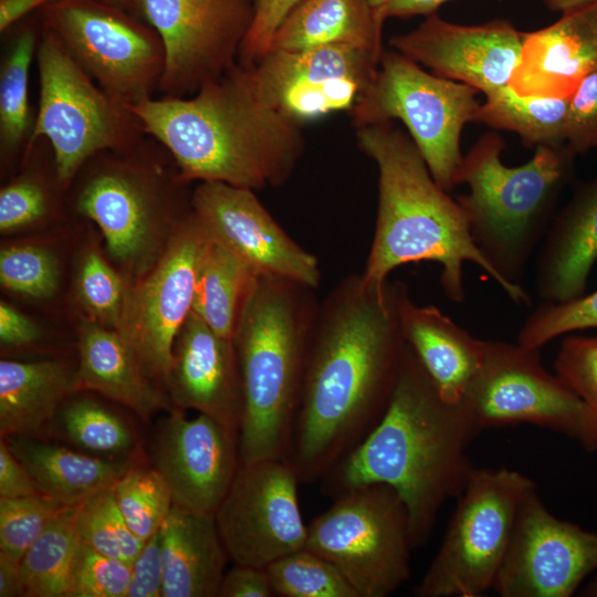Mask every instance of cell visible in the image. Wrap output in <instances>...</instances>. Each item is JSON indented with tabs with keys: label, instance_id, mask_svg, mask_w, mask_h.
Listing matches in <instances>:
<instances>
[{
	"label": "cell",
	"instance_id": "cell-1",
	"mask_svg": "<svg viewBox=\"0 0 597 597\" xmlns=\"http://www.w3.org/2000/svg\"><path fill=\"white\" fill-rule=\"evenodd\" d=\"M400 281L343 279L320 305L285 460L300 482L320 481L384 416L407 343Z\"/></svg>",
	"mask_w": 597,
	"mask_h": 597
},
{
	"label": "cell",
	"instance_id": "cell-2",
	"mask_svg": "<svg viewBox=\"0 0 597 597\" xmlns=\"http://www.w3.org/2000/svg\"><path fill=\"white\" fill-rule=\"evenodd\" d=\"M481 430L463 401L442 398L407 344L389 405L368 436L321 480L324 495L366 484L391 486L404 501L413 547L425 544L447 500L463 491L471 441Z\"/></svg>",
	"mask_w": 597,
	"mask_h": 597
},
{
	"label": "cell",
	"instance_id": "cell-3",
	"mask_svg": "<svg viewBox=\"0 0 597 597\" xmlns=\"http://www.w3.org/2000/svg\"><path fill=\"white\" fill-rule=\"evenodd\" d=\"M126 106L144 133L167 148L186 184L280 186L303 149L300 124L264 105L237 64L191 97H151Z\"/></svg>",
	"mask_w": 597,
	"mask_h": 597
},
{
	"label": "cell",
	"instance_id": "cell-4",
	"mask_svg": "<svg viewBox=\"0 0 597 597\" xmlns=\"http://www.w3.org/2000/svg\"><path fill=\"white\" fill-rule=\"evenodd\" d=\"M357 138L378 168L377 217L363 281L383 284L400 265L431 261L441 268L448 300L461 303L463 264L471 262L500 286L471 238L463 209L433 179L411 137L385 122L358 126Z\"/></svg>",
	"mask_w": 597,
	"mask_h": 597
},
{
	"label": "cell",
	"instance_id": "cell-5",
	"mask_svg": "<svg viewBox=\"0 0 597 597\" xmlns=\"http://www.w3.org/2000/svg\"><path fill=\"white\" fill-rule=\"evenodd\" d=\"M314 289L259 275L232 338L241 377V463L285 458L320 304Z\"/></svg>",
	"mask_w": 597,
	"mask_h": 597
},
{
	"label": "cell",
	"instance_id": "cell-6",
	"mask_svg": "<svg viewBox=\"0 0 597 597\" xmlns=\"http://www.w3.org/2000/svg\"><path fill=\"white\" fill-rule=\"evenodd\" d=\"M503 149L504 142L495 133L476 140L457 175V186L465 184L469 191L457 200L474 244L499 276L501 290L512 302L531 306L521 281L572 178L575 156L566 146H540L528 161L509 167L501 159Z\"/></svg>",
	"mask_w": 597,
	"mask_h": 597
},
{
	"label": "cell",
	"instance_id": "cell-7",
	"mask_svg": "<svg viewBox=\"0 0 597 597\" xmlns=\"http://www.w3.org/2000/svg\"><path fill=\"white\" fill-rule=\"evenodd\" d=\"M72 185L76 212L96 223L111 255L137 279L161 254L164 234L185 217L178 213L186 182L167 148L147 135L126 151L94 155Z\"/></svg>",
	"mask_w": 597,
	"mask_h": 597
},
{
	"label": "cell",
	"instance_id": "cell-8",
	"mask_svg": "<svg viewBox=\"0 0 597 597\" xmlns=\"http://www.w3.org/2000/svg\"><path fill=\"white\" fill-rule=\"evenodd\" d=\"M35 59L39 104L28 144L41 137L50 143L66 189L91 157L126 151L146 136L126 104L106 93L43 25Z\"/></svg>",
	"mask_w": 597,
	"mask_h": 597
},
{
	"label": "cell",
	"instance_id": "cell-9",
	"mask_svg": "<svg viewBox=\"0 0 597 597\" xmlns=\"http://www.w3.org/2000/svg\"><path fill=\"white\" fill-rule=\"evenodd\" d=\"M535 489L519 471L473 467L442 543L413 595L479 597L492 589L520 507Z\"/></svg>",
	"mask_w": 597,
	"mask_h": 597
},
{
	"label": "cell",
	"instance_id": "cell-10",
	"mask_svg": "<svg viewBox=\"0 0 597 597\" xmlns=\"http://www.w3.org/2000/svg\"><path fill=\"white\" fill-rule=\"evenodd\" d=\"M305 547L333 563L358 597H387L410 578L409 514L387 484H366L333 499L307 525Z\"/></svg>",
	"mask_w": 597,
	"mask_h": 597
},
{
	"label": "cell",
	"instance_id": "cell-11",
	"mask_svg": "<svg viewBox=\"0 0 597 597\" xmlns=\"http://www.w3.org/2000/svg\"><path fill=\"white\" fill-rule=\"evenodd\" d=\"M478 92L426 72L397 51H387L371 85L350 113L357 126L400 119L433 179L450 192L463 159L462 130L474 122L481 104Z\"/></svg>",
	"mask_w": 597,
	"mask_h": 597
},
{
	"label": "cell",
	"instance_id": "cell-12",
	"mask_svg": "<svg viewBox=\"0 0 597 597\" xmlns=\"http://www.w3.org/2000/svg\"><path fill=\"white\" fill-rule=\"evenodd\" d=\"M38 12L42 25L116 100L136 104L159 91L165 45L140 17L103 0H54Z\"/></svg>",
	"mask_w": 597,
	"mask_h": 597
},
{
	"label": "cell",
	"instance_id": "cell-13",
	"mask_svg": "<svg viewBox=\"0 0 597 597\" xmlns=\"http://www.w3.org/2000/svg\"><path fill=\"white\" fill-rule=\"evenodd\" d=\"M462 401L481 431L528 423L586 447L587 408L556 374L544 368L540 348L485 339L481 366Z\"/></svg>",
	"mask_w": 597,
	"mask_h": 597
},
{
	"label": "cell",
	"instance_id": "cell-14",
	"mask_svg": "<svg viewBox=\"0 0 597 597\" xmlns=\"http://www.w3.org/2000/svg\"><path fill=\"white\" fill-rule=\"evenodd\" d=\"M209 239L191 208L174 228L155 264L126 287L116 331L146 373L166 384L176 337L192 311L199 265Z\"/></svg>",
	"mask_w": 597,
	"mask_h": 597
},
{
	"label": "cell",
	"instance_id": "cell-15",
	"mask_svg": "<svg viewBox=\"0 0 597 597\" xmlns=\"http://www.w3.org/2000/svg\"><path fill=\"white\" fill-rule=\"evenodd\" d=\"M383 52L352 44L270 50L254 64L238 66L264 105L301 125L333 112H352L371 85Z\"/></svg>",
	"mask_w": 597,
	"mask_h": 597
},
{
	"label": "cell",
	"instance_id": "cell-16",
	"mask_svg": "<svg viewBox=\"0 0 597 597\" xmlns=\"http://www.w3.org/2000/svg\"><path fill=\"white\" fill-rule=\"evenodd\" d=\"M138 15L166 51L159 93L185 97L235 65L253 18L252 0H137Z\"/></svg>",
	"mask_w": 597,
	"mask_h": 597
},
{
	"label": "cell",
	"instance_id": "cell-17",
	"mask_svg": "<svg viewBox=\"0 0 597 597\" xmlns=\"http://www.w3.org/2000/svg\"><path fill=\"white\" fill-rule=\"evenodd\" d=\"M298 483L294 469L282 458L240 464L213 514L229 559L265 568L305 547L307 525L300 509Z\"/></svg>",
	"mask_w": 597,
	"mask_h": 597
},
{
	"label": "cell",
	"instance_id": "cell-18",
	"mask_svg": "<svg viewBox=\"0 0 597 597\" xmlns=\"http://www.w3.org/2000/svg\"><path fill=\"white\" fill-rule=\"evenodd\" d=\"M597 569V533L553 515L536 489L523 501L493 590L502 597H569Z\"/></svg>",
	"mask_w": 597,
	"mask_h": 597
},
{
	"label": "cell",
	"instance_id": "cell-19",
	"mask_svg": "<svg viewBox=\"0 0 597 597\" xmlns=\"http://www.w3.org/2000/svg\"><path fill=\"white\" fill-rule=\"evenodd\" d=\"M191 208L209 235L258 275L292 280L314 290L320 285L316 256L286 234L254 190L201 181L191 192Z\"/></svg>",
	"mask_w": 597,
	"mask_h": 597
},
{
	"label": "cell",
	"instance_id": "cell-20",
	"mask_svg": "<svg viewBox=\"0 0 597 597\" xmlns=\"http://www.w3.org/2000/svg\"><path fill=\"white\" fill-rule=\"evenodd\" d=\"M390 45L433 74L486 94L510 85L523 32L505 19L462 25L432 13L411 32L391 38Z\"/></svg>",
	"mask_w": 597,
	"mask_h": 597
},
{
	"label": "cell",
	"instance_id": "cell-21",
	"mask_svg": "<svg viewBox=\"0 0 597 597\" xmlns=\"http://www.w3.org/2000/svg\"><path fill=\"white\" fill-rule=\"evenodd\" d=\"M154 468L166 481L174 505L214 514L241 464L239 433L198 413L174 409L160 426Z\"/></svg>",
	"mask_w": 597,
	"mask_h": 597
},
{
	"label": "cell",
	"instance_id": "cell-22",
	"mask_svg": "<svg viewBox=\"0 0 597 597\" xmlns=\"http://www.w3.org/2000/svg\"><path fill=\"white\" fill-rule=\"evenodd\" d=\"M167 385L177 407L195 409L239 433L243 394L233 342L193 311L176 337Z\"/></svg>",
	"mask_w": 597,
	"mask_h": 597
},
{
	"label": "cell",
	"instance_id": "cell-23",
	"mask_svg": "<svg viewBox=\"0 0 597 597\" xmlns=\"http://www.w3.org/2000/svg\"><path fill=\"white\" fill-rule=\"evenodd\" d=\"M597 71V0L564 12L548 27L523 32L510 87L520 95L569 98Z\"/></svg>",
	"mask_w": 597,
	"mask_h": 597
},
{
	"label": "cell",
	"instance_id": "cell-24",
	"mask_svg": "<svg viewBox=\"0 0 597 597\" xmlns=\"http://www.w3.org/2000/svg\"><path fill=\"white\" fill-rule=\"evenodd\" d=\"M596 261L597 177L576 187L540 245L535 287L541 301L566 302L585 294Z\"/></svg>",
	"mask_w": 597,
	"mask_h": 597
},
{
	"label": "cell",
	"instance_id": "cell-25",
	"mask_svg": "<svg viewBox=\"0 0 597 597\" xmlns=\"http://www.w3.org/2000/svg\"><path fill=\"white\" fill-rule=\"evenodd\" d=\"M402 336L442 398L462 401L478 373L484 339L473 337L433 305H418L406 287L399 303Z\"/></svg>",
	"mask_w": 597,
	"mask_h": 597
},
{
	"label": "cell",
	"instance_id": "cell-26",
	"mask_svg": "<svg viewBox=\"0 0 597 597\" xmlns=\"http://www.w3.org/2000/svg\"><path fill=\"white\" fill-rule=\"evenodd\" d=\"M78 390L97 391L132 409L144 420L169 407L116 329L83 317L78 326Z\"/></svg>",
	"mask_w": 597,
	"mask_h": 597
},
{
	"label": "cell",
	"instance_id": "cell-27",
	"mask_svg": "<svg viewBox=\"0 0 597 597\" xmlns=\"http://www.w3.org/2000/svg\"><path fill=\"white\" fill-rule=\"evenodd\" d=\"M161 597H216L229 559L214 515L172 505L160 527Z\"/></svg>",
	"mask_w": 597,
	"mask_h": 597
},
{
	"label": "cell",
	"instance_id": "cell-28",
	"mask_svg": "<svg viewBox=\"0 0 597 597\" xmlns=\"http://www.w3.org/2000/svg\"><path fill=\"white\" fill-rule=\"evenodd\" d=\"M77 390L76 369L66 363L1 359V437H31Z\"/></svg>",
	"mask_w": 597,
	"mask_h": 597
},
{
	"label": "cell",
	"instance_id": "cell-29",
	"mask_svg": "<svg viewBox=\"0 0 597 597\" xmlns=\"http://www.w3.org/2000/svg\"><path fill=\"white\" fill-rule=\"evenodd\" d=\"M383 23L368 0H302L275 31L269 51L334 44L381 48Z\"/></svg>",
	"mask_w": 597,
	"mask_h": 597
},
{
	"label": "cell",
	"instance_id": "cell-30",
	"mask_svg": "<svg viewBox=\"0 0 597 597\" xmlns=\"http://www.w3.org/2000/svg\"><path fill=\"white\" fill-rule=\"evenodd\" d=\"M8 446L44 495L75 506L112 488L132 467L128 462L90 457L31 437L7 438Z\"/></svg>",
	"mask_w": 597,
	"mask_h": 597
},
{
	"label": "cell",
	"instance_id": "cell-31",
	"mask_svg": "<svg viewBox=\"0 0 597 597\" xmlns=\"http://www.w3.org/2000/svg\"><path fill=\"white\" fill-rule=\"evenodd\" d=\"M41 29L39 17H27L4 32L0 60V157L6 168L21 160L32 132L29 73Z\"/></svg>",
	"mask_w": 597,
	"mask_h": 597
},
{
	"label": "cell",
	"instance_id": "cell-32",
	"mask_svg": "<svg viewBox=\"0 0 597 597\" xmlns=\"http://www.w3.org/2000/svg\"><path fill=\"white\" fill-rule=\"evenodd\" d=\"M259 275L211 237L199 265L192 311L218 335L232 339Z\"/></svg>",
	"mask_w": 597,
	"mask_h": 597
},
{
	"label": "cell",
	"instance_id": "cell-33",
	"mask_svg": "<svg viewBox=\"0 0 597 597\" xmlns=\"http://www.w3.org/2000/svg\"><path fill=\"white\" fill-rule=\"evenodd\" d=\"M474 122L517 134L526 147H564L569 98L524 96L509 85L489 92Z\"/></svg>",
	"mask_w": 597,
	"mask_h": 597
},
{
	"label": "cell",
	"instance_id": "cell-34",
	"mask_svg": "<svg viewBox=\"0 0 597 597\" xmlns=\"http://www.w3.org/2000/svg\"><path fill=\"white\" fill-rule=\"evenodd\" d=\"M77 505L63 507L23 555L20 563L22 596L67 597L80 545Z\"/></svg>",
	"mask_w": 597,
	"mask_h": 597
},
{
	"label": "cell",
	"instance_id": "cell-35",
	"mask_svg": "<svg viewBox=\"0 0 597 597\" xmlns=\"http://www.w3.org/2000/svg\"><path fill=\"white\" fill-rule=\"evenodd\" d=\"M45 138L27 145L23 169L0 190V231L15 232L42 223L60 212V195L67 190L56 166L48 171L42 163Z\"/></svg>",
	"mask_w": 597,
	"mask_h": 597
},
{
	"label": "cell",
	"instance_id": "cell-36",
	"mask_svg": "<svg viewBox=\"0 0 597 597\" xmlns=\"http://www.w3.org/2000/svg\"><path fill=\"white\" fill-rule=\"evenodd\" d=\"M265 569L277 597H358L333 563L306 547L275 559Z\"/></svg>",
	"mask_w": 597,
	"mask_h": 597
},
{
	"label": "cell",
	"instance_id": "cell-37",
	"mask_svg": "<svg viewBox=\"0 0 597 597\" xmlns=\"http://www.w3.org/2000/svg\"><path fill=\"white\" fill-rule=\"evenodd\" d=\"M75 524L82 542L130 566L145 544L126 523L116 503L113 486L80 503Z\"/></svg>",
	"mask_w": 597,
	"mask_h": 597
},
{
	"label": "cell",
	"instance_id": "cell-38",
	"mask_svg": "<svg viewBox=\"0 0 597 597\" xmlns=\"http://www.w3.org/2000/svg\"><path fill=\"white\" fill-rule=\"evenodd\" d=\"M113 491L126 523L143 541L160 530L174 505L170 490L155 468L130 467Z\"/></svg>",
	"mask_w": 597,
	"mask_h": 597
},
{
	"label": "cell",
	"instance_id": "cell-39",
	"mask_svg": "<svg viewBox=\"0 0 597 597\" xmlns=\"http://www.w3.org/2000/svg\"><path fill=\"white\" fill-rule=\"evenodd\" d=\"M66 436L77 446L102 453H119L133 446V434L115 413L91 399L69 402L62 411Z\"/></svg>",
	"mask_w": 597,
	"mask_h": 597
},
{
	"label": "cell",
	"instance_id": "cell-40",
	"mask_svg": "<svg viewBox=\"0 0 597 597\" xmlns=\"http://www.w3.org/2000/svg\"><path fill=\"white\" fill-rule=\"evenodd\" d=\"M597 328V290L566 302H543L524 321L517 343L542 348L556 337Z\"/></svg>",
	"mask_w": 597,
	"mask_h": 597
},
{
	"label": "cell",
	"instance_id": "cell-41",
	"mask_svg": "<svg viewBox=\"0 0 597 597\" xmlns=\"http://www.w3.org/2000/svg\"><path fill=\"white\" fill-rule=\"evenodd\" d=\"M555 374L580 398L589 416L587 452L597 451V335H566L554 360Z\"/></svg>",
	"mask_w": 597,
	"mask_h": 597
},
{
	"label": "cell",
	"instance_id": "cell-42",
	"mask_svg": "<svg viewBox=\"0 0 597 597\" xmlns=\"http://www.w3.org/2000/svg\"><path fill=\"white\" fill-rule=\"evenodd\" d=\"M76 291L87 317L103 326L117 328L126 286L121 275L95 249L87 250L81 260Z\"/></svg>",
	"mask_w": 597,
	"mask_h": 597
},
{
	"label": "cell",
	"instance_id": "cell-43",
	"mask_svg": "<svg viewBox=\"0 0 597 597\" xmlns=\"http://www.w3.org/2000/svg\"><path fill=\"white\" fill-rule=\"evenodd\" d=\"M65 506L44 494L0 499V553L21 563L25 552Z\"/></svg>",
	"mask_w": 597,
	"mask_h": 597
},
{
	"label": "cell",
	"instance_id": "cell-44",
	"mask_svg": "<svg viewBox=\"0 0 597 597\" xmlns=\"http://www.w3.org/2000/svg\"><path fill=\"white\" fill-rule=\"evenodd\" d=\"M59 274L55 255L43 247L11 245L0 252V281L11 292L50 297L56 291Z\"/></svg>",
	"mask_w": 597,
	"mask_h": 597
},
{
	"label": "cell",
	"instance_id": "cell-45",
	"mask_svg": "<svg viewBox=\"0 0 597 597\" xmlns=\"http://www.w3.org/2000/svg\"><path fill=\"white\" fill-rule=\"evenodd\" d=\"M132 574L127 563L80 542L67 597H125Z\"/></svg>",
	"mask_w": 597,
	"mask_h": 597
},
{
	"label": "cell",
	"instance_id": "cell-46",
	"mask_svg": "<svg viewBox=\"0 0 597 597\" xmlns=\"http://www.w3.org/2000/svg\"><path fill=\"white\" fill-rule=\"evenodd\" d=\"M566 148L574 156L597 148V71L569 97Z\"/></svg>",
	"mask_w": 597,
	"mask_h": 597
},
{
	"label": "cell",
	"instance_id": "cell-47",
	"mask_svg": "<svg viewBox=\"0 0 597 597\" xmlns=\"http://www.w3.org/2000/svg\"><path fill=\"white\" fill-rule=\"evenodd\" d=\"M301 1L252 0V22L239 52L241 65H252L269 52L275 31L291 10Z\"/></svg>",
	"mask_w": 597,
	"mask_h": 597
},
{
	"label": "cell",
	"instance_id": "cell-48",
	"mask_svg": "<svg viewBox=\"0 0 597 597\" xmlns=\"http://www.w3.org/2000/svg\"><path fill=\"white\" fill-rule=\"evenodd\" d=\"M163 554L160 530L145 541L132 564V574L125 597L163 596Z\"/></svg>",
	"mask_w": 597,
	"mask_h": 597
},
{
	"label": "cell",
	"instance_id": "cell-49",
	"mask_svg": "<svg viewBox=\"0 0 597 597\" xmlns=\"http://www.w3.org/2000/svg\"><path fill=\"white\" fill-rule=\"evenodd\" d=\"M274 593L263 567L238 565L224 573L217 597H273Z\"/></svg>",
	"mask_w": 597,
	"mask_h": 597
},
{
	"label": "cell",
	"instance_id": "cell-50",
	"mask_svg": "<svg viewBox=\"0 0 597 597\" xmlns=\"http://www.w3.org/2000/svg\"><path fill=\"white\" fill-rule=\"evenodd\" d=\"M43 494L30 473L11 451L8 442H0V499H15Z\"/></svg>",
	"mask_w": 597,
	"mask_h": 597
},
{
	"label": "cell",
	"instance_id": "cell-51",
	"mask_svg": "<svg viewBox=\"0 0 597 597\" xmlns=\"http://www.w3.org/2000/svg\"><path fill=\"white\" fill-rule=\"evenodd\" d=\"M40 335V329L32 320L1 301L0 342L3 346H24L35 342Z\"/></svg>",
	"mask_w": 597,
	"mask_h": 597
},
{
	"label": "cell",
	"instance_id": "cell-52",
	"mask_svg": "<svg viewBox=\"0 0 597 597\" xmlns=\"http://www.w3.org/2000/svg\"><path fill=\"white\" fill-rule=\"evenodd\" d=\"M54 0H0V32L4 33L31 12L39 11Z\"/></svg>",
	"mask_w": 597,
	"mask_h": 597
},
{
	"label": "cell",
	"instance_id": "cell-53",
	"mask_svg": "<svg viewBox=\"0 0 597 597\" xmlns=\"http://www.w3.org/2000/svg\"><path fill=\"white\" fill-rule=\"evenodd\" d=\"M448 1L451 0H389L384 10V19L429 15Z\"/></svg>",
	"mask_w": 597,
	"mask_h": 597
},
{
	"label": "cell",
	"instance_id": "cell-54",
	"mask_svg": "<svg viewBox=\"0 0 597 597\" xmlns=\"http://www.w3.org/2000/svg\"><path fill=\"white\" fill-rule=\"evenodd\" d=\"M22 596L20 562L0 553V597Z\"/></svg>",
	"mask_w": 597,
	"mask_h": 597
},
{
	"label": "cell",
	"instance_id": "cell-55",
	"mask_svg": "<svg viewBox=\"0 0 597 597\" xmlns=\"http://www.w3.org/2000/svg\"><path fill=\"white\" fill-rule=\"evenodd\" d=\"M594 1L596 0H543L548 9L552 11H559L562 13L586 6Z\"/></svg>",
	"mask_w": 597,
	"mask_h": 597
},
{
	"label": "cell",
	"instance_id": "cell-56",
	"mask_svg": "<svg viewBox=\"0 0 597 597\" xmlns=\"http://www.w3.org/2000/svg\"><path fill=\"white\" fill-rule=\"evenodd\" d=\"M103 1L119 6V7L124 8V9L133 12L134 14L138 15L137 0H103Z\"/></svg>",
	"mask_w": 597,
	"mask_h": 597
},
{
	"label": "cell",
	"instance_id": "cell-57",
	"mask_svg": "<svg viewBox=\"0 0 597 597\" xmlns=\"http://www.w3.org/2000/svg\"><path fill=\"white\" fill-rule=\"evenodd\" d=\"M370 7L375 10V12L378 14V17L385 21L384 19V10L389 2V0H368Z\"/></svg>",
	"mask_w": 597,
	"mask_h": 597
},
{
	"label": "cell",
	"instance_id": "cell-58",
	"mask_svg": "<svg viewBox=\"0 0 597 597\" xmlns=\"http://www.w3.org/2000/svg\"><path fill=\"white\" fill-rule=\"evenodd\" d=\"M582 595L597 597V577L586 585V587L582 590Z\"/></svg>",
	"mask_w": 597,
	"mask_h": 597
}]
</instances>
